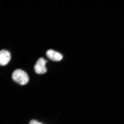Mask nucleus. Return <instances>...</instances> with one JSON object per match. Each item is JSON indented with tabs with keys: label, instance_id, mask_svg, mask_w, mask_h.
<instances>
[{
	"label": "nucleus",
	"instance_id": "f03ea898",
	"mask_svg": "<svg viewBox=\"0 0 124 124\" xmlns=\"http://www.w3.org/2000/svg\"><path fill=\"white\" fill-rule=\"evenodd\" d=\"M47 62L42 58L39 59L34 66V70L35 72L39 74H42L45 73L47 71L46 66Z\"/></svg>",
	"mask_w": 124,
	"mask_h": 124
},
{
	"label": "nucleus",
	"instance_id": "f257e3e1",
	"mask_svg": "<svg viewBox=\"0 0 124 124\" xmlns=\"http://www.w3.org/2000/svg\"><path fill=\"white\" fill-rule=\"evenodd\" d=\"M12 78L14 81L21 85L27 84L29 81V77L27 74L21 69H17L14 71Z\"/></svg>",
	"mask_w": 124,
	"mask_h": 124
},
{
	"label": "nucleus",
	"instance_id": "7ed1b4c3",
	"mask_svg": "<svg viewBox=\"0 0 124 124\" xmlns=\"http://www.w3.org/2000/svg\"><path fill=\"white\" fill-rule=\"evenodd\" d=\"M11 58L10 53L4 49L0 52V64L1 65L4 66L9 63Z\"/></svg>",
	"mask_w": 124,
	"mask_h": 124
},
{
	"label": "nucleus",
	"instance_id": "39448f33",
	"mask_svg": "<svg viewBox=\"0 0 124 124\" xmlns=\"http://www.w3.org/2000/svg\"><path fill=\"white\" fill-rule=\"evenodd\" d=\"M29 124H42L36 120H32L30 121Z\"/></svg>",
	"mask_w": 124,
	"mask_h": 124
},
{
	"label": "nucleus",
	"instance_id": "20e7f679",
	"mask_svg": "<svg viewBox=\"0 0 124 124\" xmlns=\"http://www.w3.org/2000/svg\"><path fill=\"white\" fill-rule=\"evenodd\" d=\"M48 58L54 61H59L62 59L63 56L61 54L52 49H49L46 53Z\"/></svg>",
	"mask_w": 124,
	"mask_h": 124
}]
</instances>
